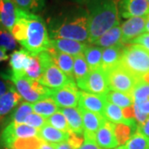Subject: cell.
I'll return each mask as SVG.
<instances>
[{"instance_id":"1","label":"cell","mask_w":149,"mask_h":149,"mask_svg":"<svg viewBox=\"0 0 149 149\" xmlns=\"http://www.w3.org/2000/svg\"><path fill=\"white\" fill-rule=\"evenodd\" d=\"M11 33L32 56H37L51 47V39L46 23L37 14L18 8L16 22Z\"/></svg>"},{"instance_id":"2","label":"cell","mask_w":149,"mask_h":149,"mask_svg":"<svg viewBox=\"0 0 149 149\" xmlns=\"http://www.w3.org/2000/svg\"><path fill=\"white\" fill-rule=\"evenodd\" d=\"M88 3L89 42L96 40L114 27L119 26V15L115 0H86Z\"/></svg>"},{"instance_id":"3","label":"cell","mask_w":149,"mask_h":149,"mask_svg":"<svg viewBox=\"0 0 149 149\" xmlns=\"http://www.w3.org/2000/svg\"><path fill=\"white\" fill-rule=\"evenodd\" d=\"M49 32L52 39H69L89 42L87 12L76 11V13L52 20Z\"/></svg>"},{"instance_id":"4","label":"cell","mask_w":149,"mask_h":149,"mask_svg":"<svg viewBox=\"0 0 149 149\" xmlns=\"http://www.w3.org/2000/svg\"><path fill=\"white\" fill-rule=\"evenodd\" d=\"M119 64L139 80L149 73V52L138 44H127Z\"/></svg>"},{"instance_id":"5","label":"cell","mask_w":149,"mask_h":149,"mask_svg":"<svg viewBox=\"0 0 149 149\" xmlns=\"http://www.w3.org/2000/svg\"><path fill=\"white\" fill-rule=\"evenodd\" d=\"M6 80H11L22 99L27 103H35L51 95L52 90L42 85L39 81L33 80L25 75H17L11 73L3 74Z\"/></svg>"},{"instance_id":"6","label":"cell","mask_w":149,"mask_h":149,"mask_svg":"<svg viewBox=\"0 0 149 149\" xmlns=\"http://www.w3.org/2000/svg\"><path fill=\"white\" fill-rule=\"evenodd\" d=\"M109 89L111 91L132 94L134 86L139 81L120 64L106 71Z\"/></svg>"},{"instance_id":"7","label":"cell","mask_w":149,"mask_h":149,"mask_svg":"<svg viewBox=\"0 0 149 149\" xmlns=\"http://www.w3.org/2000/svg\"><path fill=\"white\" fill-rule=\"evenodd\" d=\"M75 83L80 90L97 95L104 96L109 91L106 72L102 68L92 70L85 78Z\"/></svg>"},{"instance_id":"8","label":"cell","mask_w":149,"mask_h":149,"mask_svg":"<svg viewBox=\"0 0 149 149\" xmlns=\"http://www.w3.org/2000/svg\"><path fill=\"white\" fill-rule=\"evenodd\" d=\"M38 130L39 129L32 128L25 123L11 122L3 130L0 136V140L3 146L8 148L16 139L37 137Z\"/></svg>"},{"instance_id":"9","label":"cell","mask_w":149,"mask_h":149,"mask_svg":"<svg viewBox=\"0 0 149 149\" xmlns=\"http://www.w3.org/2000/svg\"><path fill=\"white\" fill-rule=\"evenodd\" d=\"M38 81L45 87L51 90H57L72 82H75L73 79H70L65 74L54 64L53 61L43 70L42 76Z\"/></svg>"},{"instance_id":"10","label":"cell","mask_w":149,"mask_h":149,"mask_svg":"<svg viewBox=\"0 0 149 149\" xmlns=\"http://www.w3.org/2000/svg\"><path fill=\"white\" fill-rule=\"evenodd\" d=\"M79 92L75 82H72L62 88L52 90L50 97L58 107L73 108L79 103Z\"/></svg>"},{"instance_id":"11","label":"cell","mask_w":149,"mask_h":149,"mask_svg":"<svg viewBox=\"0 0 149 149\" xmlns=\"http://www.w3.org/2000/svg\"><path fill=\"white\" fill-rule=\"evenodd\" d=\"M117 6L121 18L146 17L149 14L148 0H119Z\"/></svg>"},{"instance_id":"12","label":"cell","mask_w":149,"mask_h":149,"mask_svg":"<svg viewBox=\"0 0 149 149\" xmlns=\"http://www.w3.org/2000/svg\"><path fill=\"white\" fill-rule=\"evenodd\" d=\"M146 17H131L124 21L121 25L123 44H130L135 38L145 32Z\"/></svg>"},{"instance_id":"13","label":"cell","mask_w":149,"mask_h":149,"mask_svg":"<svg viewBox=\"0 0 149 149\" xmlns=\"http://www.w3.org/2000/svg\"><path fill=\"white\" fill-rule=\"evenodd\" d=\"M84 128V138L85 139L95 141V133L99 128L106 121L104 117L93 112L85 110L84 109L79 108Z\"/></svg>"},{"instance_id":"14","label":"cell","mask_w":149,"mask_h":149,"mask_svg":"<svg viewBox=\"0 0 149 149\" xmlns=\"http://www.w3.org/2000/svg\"><path fill=\"white\" fill-rule=\"evenodd\" d=\"M79 108L104 116L106 100L104 96L97 95L81 91L79 92Z\"/></svg>"},{"instance_id":"15","label":"cell","mask_w":149,"mask_h":149,"mask_svg":"<svg viewBox=\"0 0 149 149\" xmlns=\"http://www.w3.org/2000/svg\"><path fill=\"white\" fill-rule=\"evenodd\" d=\"M87 44L69 39H51V47L60 52L71 56L83 55L87 47Z\"/></svg>"},{"instance_id":"16","label":"cell","mask_w":149,"mask_h":149,"mask_svg":"<svg viewBox=\"0 0 149 149\" xmlns=\"http://www.w3.org/2000/svg\"><path fill=\"white\" fill-rule=\"evenodd\" d=\"M17 9L13 0H0V23L8 32H11L16 22Z\"/></svg>"},{"instance_id":"17","label":"cell","mask_w":149,"mask_h":149,"mask_svg":"<svg viewBox=\"0 0 149 149\" xmlns=\"http://www.w3.org/2000/svg\"><path fill=\"white\" fill-rule=\"evenodd\" d=\"M95 142L101 148L113 149L118 146L113 133V123L106 120L95 133Z\"/></svg>"},{"instance_id":"18","label":"cell","mask_w":149,"mask_h":149,"mask_svg":"<svg viewBox=\"0 0 149 149\" xmlns=\"http://www.w3.org/2000/svg\"><path fill=\"white\" fill-rule=\"evenodd\" d=\"M47 52L51 55L54 64L56 65L65 74H66L69 78L74 80V78H73L74 58L70 55L60 52L52 47H49Z\"/></svg>"},{"instance_id":"19","label":"cell","mask_w":149,"mask_h":149,"mask_svg":"<svg viewBox=\"0 0 149 149\" xmlns=\"http://www.w3.org/2000/svg\"><path fill=\"white\" fill-rule=\"evenodd\" d=\"M22 97L12 85L0 98V122L21 102Z\"/></svg>"},{"instance_id":"20","label":"cell","mask_w":149,"mask_h":149,"mask_svg":"<svg viewBox=\"0 0 149 149\" xmlns=\"http://www.w3.org/2000/svg\"><path fill=\"white\" fill-rule=\"evenodd\" d=\"M31 55L25 49L14 51L9 57L10 72L17 75H22L31 58Z\"/></svg>"},{"instance_id":"21","label":"cell","mask_w":149,"mask_h":149,"mask_svg":"<svg viewBox=\"0 0 149 149\" xmlns=\"http://www.w3.org/2000/svg\"><path fill=\"white\" fill-rule=\"evenodd\" d=\"M123 47L124 45L123 44L119 46L103 49L101 68L105 72L120 63Z\"/></svg>"},{"instance_id":"22","label":"cell","mask_w":149,"mask_h":149,"mask_svg":"<svg viewBox=\"0 0 149 149\" xmlns=\"http://www.w3.org/2000/svg\"><path fill=\"white\" fill-rule=\"evenodd\" d=\"M37 137L44 142L49 143L58 144L67 141L69 133L60 131L58 129L53 128L52 126L46 123L38 130Z\"/></svg>"},{"instance_id":"23","label":"cell","mask_w":149,"mask_h":149,"mask_svg":"<svg viewBox=\"0 0 149 149\" xmlns=\"http://www.w3.org/2000/svg\"><path fill=\"white\" fill-rule=\"evenodd\" d=\"M66 118L70 132L79 134H84L83 122L79 107L73 108H62L60 109Z\"/></svg>"},{"instance_id":"24","label":"cell","mask_w":149,"mask_h":149,"mask_svg":"<svg viewBox=\"0 0 149 149\" xmlns=\"http://www.w3.org/2000/svg\"><path fill=\"white\" fill-rule=\"evenodd\" d=\"M121 38H122L121 27L117 26L107 31L105 33H104L101 37H99L96 40V42L94 44H95V46L100 47L103 49L112 47L115 46L123 45Z\"/></svg>"},{"instance_id":"25","label":"cell","mask_w":149,"mask_h":149,"mask_svg":"<svg viewBox=\"0 0 149 149\" xmlns=\"http://www.w3.org/2000/svg\"><path fill=\"white\" fill-rule=\"evenodd\" d=\"M104 117L109 122L112 123H125L133 127H138V123L134 121H128L125 119L123 115V110L115 104H113L109 102H107L104 107Z\"/></svg>"},{"instance_id":"26","label":"cell","mask_w":149,"mask_h":149,"mask_svg":"<svg viewBox=\"0 0 149 149\" xmlns=\"http://www.w3.org/2000/svg\"><path fill=\"white\" fill-rule=\"evenodd\" d=\"M32 109L35 112V113H37L45 118L51 117L59 109L58 106L56 104V103L51 97L35 102L32 104Z\"/></svg>"},{"instance_id":"27","label":"cell","mask_w":149,"mask_h":149,"mask_svg":"<svg viewBox=\"0 0 149 149\" xmlns=\"http://www.w3.org/2000/svg\"><path fill=\"white\" fill-rule=\"evenodd\" d=\"M102 52H103V48L100 47L87 46L83 56L91 70L101 68Z\"/></svg>"},{"instance_id":"28","label":"cell","mask_w":149,"mask_h":149,"mask_svg":"<svg viewBox=\"0 0 149 149\" xmlns=\"http://www.w3.org/2000/svg\"><path fill=\"white\" fill-rule=\"evenodd\" d=\"M104 97L107 102L115 104L121 109L133 106L134 104L133 96L130 94L109 91L104 95Z\"/></svg>"},{"instance_id":"29","label":"cell","mask_w":149,"mask_h":149,"mask_svg":"<svg viewBox=\"0 0 149 149\" xmlns=\"http://www.w3.org/2000/svg\"><path fill=\"white\" fill-rule=\"evenodd\" d=\"M137 131V127H133L125 123H113V133L118 146L124 145Z\"/></svg>"},{"instance_id":"30","label":"cell","mask_w":149,"mask_h":149,"mask_svg":"<svg viewBox=\"0 0 149 149\" xmlns=\"http://www.w3.org/2000/svg\"><path fill=\"white\" fill-rule=\"evenodd\" d=\"M42 140L38 137L27 139H18L13 141L7 148L8 149H39Z\"/></svg>"},{"instance_id":"31","label":"cell","mask_w":149,"mask_h":149,"mask_svg":"<svg viewBox=\"0 0 149 149\" xmlns=\"http://www.w3.org/2000/svg\"><path fill=\"white\" fill-rule=\"evenodd\" d=\"M90 71L91 70L86 63V61L83 55L74 56L73 65V78L74 81L85 78Z\"/></svg>"},{"instance_id":"32","label":"cell","mask_w":149,"mask_h":149,"mask_svg":"<svg viewBox=\"0 0 149 149\" xmlns=\"http://www.w3.org/2000/svg\"><path fill=\"white\" fill-rule=\"evenodd\" d=\"M32 104L27 102H22L21 104L17 107V109L13 111L12 114V122L16 123H24L27 118L31 113H32Z\"/></svg>"},{"instance_id":"33","label":"cell","mask_w":149,"mask_h":149,"mask_svg":"<svg viewBox=\"0 0 149 149\" xmlns=\"http://www.w3.org/2000/svg\"><path fill=\"white\" fill-rule=\"evenodd\" d=\"M17 7L30 13H37L44 8V0H13Z\"/></svg>"},{"instance_id":"34","label":"cell","mask_w":149,"mask_h":149,"mask_svg":"<svg viewBox=\"0 0 149 149\" xmlns=\"http://www.w3.org/2000/svg\"><path fill=\"white\" fill-rule=\"evenodd\" d=\"M132 96L134 103L141 104L149 99V83L139 80L133 88Z\"/></svg>"},{"instance_id":"35","label":"cell","mask_w":149,"mask_h":149,"mask_svg":"<svg viewBox=\"0 0 149 149\" xmlns=\"http://www.w3.org/2000/svg\"><path fill=\"white\" fill-rule=\"evenodd\" d=\"M42 70L37 56H31L27 68L24 70L23 75H25L26 77L31 80L38 81L42 76Z\"/></svg>"},{"instance_id":"36","label":"cell","mask_w":149,"mask_h":149,"mask_svg":"<svg viewBox=\"0 0 149 149\" xmlns=\"http://www.w3.org/2000/svg\"><path fill=\"white\" fill-rule=\"evenodd\" d=\"M124 146L127 149H148L149 146V139L136 131Z\"/></svg>"},{"instance_id":"37","label":"cell","mask_w":149,"mask_h":149,"mask_svg":"<svg viewBox=\"0 0 149 149\" xmlns=\"http://www.w3.org/2000/svg\"><path fill=\"white\" fill-rule=\"evenodd\" d=\"M47 123L52 126L53 128L58 129L60 131L70 133L69 125L66 121V118L64 116V114L58 110L56 113H55L53 115L47 118Z\"/></svg>"},{"instance_id":"38","label":"cell","mask_w":149,"mask_h":149,"mask_svg":"<svg viewBox=\"0 0 149 149\" xmlns=\"http://www.w3.org/2000/svg\"><path fill=\"white\" fill-rule=\"evenodd\" d=\"M0 47L5 51H13L17 47L15 38L5 29H0Z\"/></svg>"},{"instance_id":"39","label":"cell","mask_w":149,"mask_h":149,"mask_svg":"<svg viewBox=\"0 0 149 149\" xmlns=\"http://www.w3.org/2000/svg\"><path fill=\"white\" fill-rule=\"evenodd\" d=\"M24 123L31 126L32 128L40 129L42 126H44L47 123V118H43L42 116H41V115H39L37 113H32L26 118Z\"/></svg>"},{"instance_id":"40","label":"cell","mask_w":149,"mask_h":149,"mask_svg":"<svg viewBox=\"0 0 149 149\" xmlns=\"http://www.w3.org/2000/svg\"><path fill=\"white\" fill-rule=\"evenodd\" d=\"M66 142L68 143V144L72 149H79L85 142L84 134H79V133H73V132H70L69 137H68V139Z\"/></svg>"},{"instance_id":"41","label":"cell","mask_w":149,"mask_h":149,"mask_svg":"<svg viewBox=\"0 0 149 149\" xmlns=\"http://www.w3.org/2000/svg\"><path fill=\"white\" fill-rule=\"evenodd\" d=\"M130 44H138L149 52V33H143L135 38Z\"/></svg>"},{"instance_id":"42","label":"cell","mask_w":149,"mask_h":149,"mask_svg":"<svg viewBox=\"0 0 149 149\" xmlns=\"http://www.w3.org/2000/svg\"><path fill=\"white\" fill-rule=\"evenodd\" d=\"M133 110H134V118H135V120H136L138 124L143 123L148 118V115L144 113L143 112L141 111L139 105L135 103L133 104Z\"/></svg>"},{"instance_id":"43","label":"cell","mask_w":149,"mask_h":149,"mask_svg":"<svg viewBox=\"0 0 149 149\" xmlns=\"http://www.w3.org/2000/svg\"><path fill=\"white\" fill-rule=\"evenodd\" d=\"M137 131L140 133H142L143 135L147 137L148 139H149V116L146 119L145 122L141 123V124H138Z\"/></svg>"},{"instance_id":"44","label":"cell","mask_w":149,"mask_h":149,"mask_svg":"<svg viewBox=\"0 0 149 149\" xmlns=\"http://www.w3.org/2000/svg\"><path fill=\"white\" fill-rule=\"evenodd\" d=\"M123 115L125 119H127L128 121H134L135 118H134V110H133V105L128 108H124L122 109ZM136 121V120H135Z\"/></svg>"},{"instance_id":"45","label":"cell","mask_w":149,"mask_h":149,"mask_svg":"<svg viewBox=\"0 0 149 149\" xmlns=\"http://www.w3.org/2000/svg\"><path fill=\"white\" fill-rule=\"evenodd\" d=\"M79 149H103L101 148L98 144L96 143L95 141L94 140H89V139H85L84 143Z\"/></svg>"},{"instance_id":"46","label":"cell","mask_w":149,"mask_h":149,"mask_svg":"<svg viewBox=\"0 0 149 149\" xmlns=\"http://www.w3.org/2000/svg\"><path fill=\"white\" fill-rule=\"evenodd\" d=\"M11 86L12 85L8 83V81H5V80L0 79V98L9 90Z\"/></svg>"},{"instance_id":"47","label":"cell","mask_w":149,"mask_h":149,"mask_svg":"<svg viewBox=\"0 0 149 149\" xmlns=\"http://www.w3.org/2000/svg\"><path fill=\"white\" fill-rule=\"evenodd\" d=\"M136 104V103H135ZM139 105L140 110L142 112H143L144 113L148 114L149 116V99L148 100L144 101L143 103H141V104H137Z\"/></svg>"},{"instance_id":"48","label":"cell","mask_w":149,"mask_h":149,"mask_svg":"<svg viewBox=\"0 0 149 149\" xmlns=\"http://www.w3.org/2000/svg\"><path fill=\"white\" fill-rule=\"evenodd\" d=\"M8 59H9V56L7 54V51L0 47V62L5 61L8 60Z\"/></svg>"},{"instance_id":"49","label":"cell","mask_w":149,"mask_h":149,"mask_svg":"<svg viewBox=\"0 0 149 149\" xmlns=\"http://www.w3.org/2000/svg\"><path fill=\"white\" fill-rule=\"evenodd\" d=\"M56 149H72L67 142H63L58 144H55Z\"/></svg>"},{"instance_id":"50","label":"cell","mask_w":149,"mask_h":149,"mask_svg":"<svg viewBox=\"0 0 149 149\" xmlns=\"http://www.w3.org/2000/svg\"><path fill=\"white\" fill-rule=\"evenodd\" d=\"M39 149H56V148H55V144L49 143L42 141Z\"/></svg>"},{"instance_id":"51","label":"cell","mask_w":149,"mask_h":149,"mask_svg":"<svg viewBox=\"0 0 149 149\" xmlns=\"http://www.w3.org/2000/svg\"><path fill=\"white\" fill-rule=\"evenodd\" d=\"M145 32L149 33V14L146 17V23H145Z\"/></svg>"},{"instance_id":"52","label":"cell","mask_w":149,"mask_h":149,"mask_svg":"<svg viewBox=\"0 0 149 149\" xmlns=\"http://www.w3.org/2000/svg\"><path fill=\"white\" fill-rule=\"evenodd\" d=\"M113 149H127L126 148H125V146L124 145H121V146H118V147H117V148H115Z\"/></svg>"},{"instance_id":"53","label":"cell","mask_w":149,"mask_h":149,"mask_svg":"<svg viewBox=\"0 0 149 149\" xmlns=\"http://www.w3.org/2000/svg\"><path fill=\"white\" fill-rule=\"evenodd\" d=\"M76 1H79V2H85V0H76Z\"/></svg>"},{"instance_id":"54","label":"cell","mask_w":149,"mask_h":149,"mask_svg":"<svg viewBox=\"0 0 149 149\" xmlns=\"http://www.w3.org/2000/svg\"><path fill=\"white\" fill-rule=\"evenodd\" d=\"M148 5H149V0H148Z\"/></svg>"},{"instance_id":"55","label":"cell","mask_w":149,"mask_h":149,"mask_svg":"<svg viewBox=\"0 0 149 149\" xmlns=\"http://www.w3.org/2000/svg\"><path fill=\"white\" fill-rule=\"evenodd\" d=\"M0 29H1V23H0Z\"/></svg>"},{"instance_id":"56","label":"cell","mask_w":149,"mask_h":149,"mask_svg":"<svg viewBox=\"0 0 149 149\" xmlns=\"http://www.w3.org/2000/svg\"><path fill=\"white\" fill-rule=\"evenodd\" d=\"M3 149H8V148H3Z\"/></svg>"},{"instance_id":"57","label":"cell","mask_w":149,"mask_h":149,"mask_svg":"<svg viewBox=\"0 0 149 149\" xmlns=\"http://www.w3.org/2000/svg\"><path fill=\"white\" fill-rule=\"evenodd\" d=\"M148 149H149V146H148Z\"/></svg>"},{"instance_id":"58","label":"cell","mask_w":149,"mask_h":149,"mask_svg":"<svg viewBox=\"0 0 149 149\" xmlns=\"http://www.w3.org/2000/svg\"><path fill=\"white\" fill-rule=\"evenodd\" d=\"M85 1H86V0H85Z\"/></svg>"}]
</instances>
